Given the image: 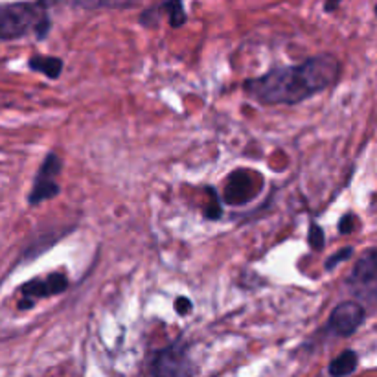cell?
<instances>
[{
    "label": "cell",
    "instance_id": "cell-10",
    "mask_svg": "<svg viewBox=\"0 0 377 377\" xmlns=\"http://www.w3.org/2000/svg\"><path fill=\"white\" fill-rule=\"evenodd\" d=\"M357 353L353 352V350H346L343 352L339 357H335L329 364V374L333 377H344L350 376L352 372H355V368H357Z\"/></svg>",
    "mask_w": 377,
    "mask_h": 377
},
{
    "label": "cell",
    "instance_id": "cell-1",
    "mask_svg": "<svg viewBox=\"0 0 377 377\" xmlns=\"http://www.w3.org/2000/svg\"><path fill=\"white\" fill-rule=\"evenodd\" d=\"M341 76V63L333 55H317L302 65L287 66L248 80L245 90L265 105H293L329 89Z\"/></svg>",
    "mask_w": 377,
    "mask_h": 377
},
{
    "label": "cell",
    "instance_id": "cell-15",
    "mask_svg": "<svg viewBox=\"0 0 377 377\" xmlns=\"http://www.w3.org/2000/svg\"><path fill=\"white\" fill-rule=\"evenodd\" d=\"M352 254H353V248L352 247L341 248L339 252H335V254H332V256H329L328 262H326V269H328V271H332V269L335 267V265H339V263H341V262L348 259V258H350V256H352Z\"/></svg>",
    "mask_w": 377,
    "mask_h": 377
},
{
    "label": "cell",
    "instance_id": "cell-9",
    "mask_svg": "<svg viewBox=\"0 0 377 377\" xmlns=\"http://www.w3.org/2000/svg\"><path fill=\"white\" fill-rule=\"evenodd\" d=\"M28 66L35 72L45 74L50 80H57L63 70V61L59 57H50V55H34Z\"/></svg>",
    "mask_w": 377,
    "mask_h": 377
},
{
    "label": "cell",
    "instance_id": "cell-14",
    "mask_svg": "<svg viewBox=\"0 0 377 377\" xmlns=\"http://www.w3.org/2000/svg\"><path fill=\"white\" fill-rule=\"evenodd\" d=\"M208 194L210 197H212V203H210L208 208L204 210V215L208 219H219L221 218V213H223V210H221V204H219L218 194H215L212 188H208Z\"/></svg>",
    "mask_w": 377,
    "mask_h": 377
},
{
    "label": "cell",
    "instance_id": "cell-2",
    "mask_svg": "<svg viewBox=\"0 0 377 377\" xmlns=\"http://www.w3.org/2000/svg\"><path fill=\"white\" fill-rule=\"evenodd\" d=\"M48 30L50 19L43 2L0 4V41L20 39L28 34L45 39Z\"/></svg>",
    "mask_w": 377,
    "mask_h": 377
},
{
    "label": "cell",
    "instance_id": "cell-19",
    "mask_svg": "<svg viewBox=\"0 0 377 377\" xmlns=\"http://www.w3.org/2000/svg\"><path fill=\"white\" fill-rule=\"evenodd\" d=\"M376 13H377V6H376Z\"/></svg>",
    "mask_w": 377,
    "mask_h": 377
},
{
    "label": "cell",
    "instance_id": "cell-4",
    "mask_svg": "<svg viewBox=\"0 0 377 377\" xmlns=\"http://www.w3.org/2000/svg\"><path fill=\"white\" fill-rule=\"evenodd\" d=\"M194 368L188 357V352L183 344H171L157 353L153 361L155 377H192Z\"/></svg>",
    "mask_w": 377,
    "mask_h": 377
},
{
    "label": "cell",
    "instance_id": "cell-12",
    "mask_svg": "<svg viewBox=\"0 0 377 377\" xmlns=\"http://www.w3.org/2000/svg\"><path fill=\"white\" fill-rule=\"evenodd\" d=\"M76 4L81 8H89V10H98V8H122L129 0H74Z\"/></svg>",
    "mask_w": 377,
    "mask_h": 377
},
{
    "label": "cell",
    "instance_id": "cell-8",
    "mask_svg": "<svg viewBox=\"0 0 377 377\" xmlns=\"http://www.w3.org/2000/svg\"><path fill=\"white\" fill-rule=\"evenodd\" d=\"M248 190H252L250 173H247V171H234L229 177V183H227L225 201L229 204H243L245 201L250 199V192Z\"/></svg>",
    "mask_w": 377,
    "mask_h": 377
},
{
    "label": "cell",
    "instance_id": "cell-7",
    "mask_svg": "<svg viewBox=\"0 0 377 377\" xmlns=\"http://www.w3.org/2000/svg\"><path fill=\"white\" fill-rule=\"evenodd\" d=\"M364 320V308L361 304L352 302H341L337 308L333 309L329 315V329L337 333L341 337H348L359 329V326Z\"/></svg>",
    "mask_w": 377,
    "mask_h": 377
},
{
    "label": "cell",
    "instance_id": "cell-6",
    "mask_svg": "<svg viewBox=\"0 0 377 377\" xmlns=\"http://www.w3.org/2000/svg\"><path fill=\"white\" fill-rule=\"evenodd\" d=\"M66 287H69V280H66L65 274L54 273L46 276V278H35L30 280L28 283H24L20 287V293H22V302L19 304L20 309H30L37 300L41 298L54 297V294L65 293Z\"/></svg>",
    "mask_w": 377,
    "mask_h": 377
},
{
    "label": "cell",
    "instance_id": "cell-18",
    "mask_svg": "<svg viewBox=\"0 0 377 377\" xmlns=\"http://www.w3.org/2000/svg\"><path fill=\"white\" fill-rule=\"evenodd\" d=\"M341 4V0H326V11H333Z\"/></svg>",
    "mask_w": 377,
    "mask_h": 377
},
{
    "label": "cell",
    "instance_id": "cell-17",
    "mask_svg": "<svg viewBox=\"0 0 377 377\" xmlns=\"http://www.w3.org/2000/svg\"><path fill=\"white\" fill-rule=\"evenodd\" d=\"M353 227H355V218H353L352 213L344 215V218L341 219V223H339V230H341V234H350L353 230Z\"/></svg>",
    "mask_w": 377,
    "mask_h": 377
},
{
    "label": "cell",
    "instance_id": "cell-11",
    "mask_svg": "<svg viewBox=\"0 0 377 377\" xmlns=\"http://www.w3.org/2000/svg\"><path fill=\"white\" fill-rule=\"evenodd\" d=\"M162 10L169 15V24L173 28H179L186 22V11L183 8V0H168L166 4H162Z\"/></svg>",
    "mask_w": 377,
    "mask_h": 377
},
{
    "label": "cell",
    "instance_id": "cell-13",
    "mask_svg": "<svg viewBox=\"0 0 377 377\" xmlns=\"http://www.w3.org/2000/svg\"><path fill=\"white\" fill-rule=\"evenodd\" d=\"M309 245H311L313 250H320V248H324V230L318 227V225L313 223L311 227H309Z\"/></svg>",
    "mask_w": 377,
    "mask_h": 377
},
{
    "label": "cell",
    "instance_id": "cell-16",
    "mask_svg": "<svg viewBox=\"0 0 377 377\" xmlns=\"http://www.w3.org/2000/svg\"><path fill=\"white\" fill-rule=\"evenodd\" d=\"M175 311L179 313V315H188L192 313V302H190V298L186 297H179L175 300Z\"/></svg>",
    "mask_w": 377,
    "mask_h": 377
},
{
    "label": "cell",
    "instance_id": "cell-5",
    "mask_svg": "<svg viewBox=\"0 0 377 377\" xmlns=\"http://www.w3.org/2000/svg\"><path fill=\"white\" fill-rule=\"evenodd\" d=\"M348 282L359 297L368 300L377 297V248H370L362 254Z\"/></svg>",
    "mask_w": 377,
    "mask_h": 377
},
{
    "label": "cell",
    "instance_id": "cell-3",
    "mask_svg": "<svg viewBox=\"0 0 377 377\" xmlns=\"http://www.w3.org/2000/svg\"><path fill=\"white\" fill-rule=\"evenodd\" d=\"M61 168H63V162L55 153H48L46 159L43 160L39 171L35 175L34 186H31V192L28 195V203L31 206H37V204L45 203L54 199L55 195H59V184H57V175L61 173Z\"/></svg>",
    "mask_w": 377,
    "mask_h": 377
}]
</instances>
